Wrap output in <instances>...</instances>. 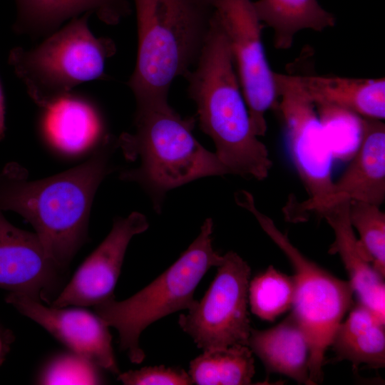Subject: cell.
<instances>
[{
  "mask_svg": "<svg viewBox=\"0 0 385 385\" xmlns=\"http://www.w3.org/2000/svg\"><path fill=\"white\" fill-rule=\"evenodd\" d=\"M90 14L70 20L30 49L13 48L8 63L40 108L83 83L107 79V59L116 52L114 41L96 37L89 29Z\"/></svg>",
  "mask_w": 385,
  "mask_h": 385,
  "instance_id": "obj_6",
  "label": "cell"
},
{
  "mask_svg": "<svg viewBox=\"0 0 385 385\" xmlns=\"http://www.w3.org/2000/svg\"><path fill=\"white\" fill-rule=\"evenodd\" d=\"M212 230V220L207 218L189 247L150 284L125 300L112 298L94 306L95 312L118 331L120 348L131 362L140 364L145 358L139 338L147 327L172 313L189 310L197 302L194 299L197 286L223 259L213 249Z\"/></svg>",
  "mask_w": 385,
  "mask_h": 385,
  "instance_id": "obj_5",
  "label": "cell"
},
{
  "mask_svg": "<svg viewBox=\"0 0 385 385\" xmlns=\"http://www.w3.org/2000/svg\"><path fill=\"white\" fill-rule=\"evenodd\" d=\"M15 33L32 38L46 37L68 20L85 14L116 25L132 12L129 0H15Z\"/></svg>",
  "mask_w": 385,
  "mask_h": 385,
  "instance_id": "obj_18",
  "label": "cell"
},
{
  "mask_svg": "<svg viewBox=\"0 0 385 385\" xmlns=\"http://www.w3.org/2000/svg\"><path fill=\"white\" fill-rule=\"evenodd\" d=\"M295 283L287 275L270 265L249 282L248 304L260 319L273 322L292 307Z\"/></svg>",
  "mask_w": 385,
  "mask_h": 385,
  "instance_id": "obj_23",
  "label": "cell"
},
{
  "mask_svg": "<svg viewBox=\"0 0 385 385\" xmlns=\"http://www.w3.org/2000/svg\"><path fill=\"white\" fill-rule=\"evenodd\" d=\"M274 81L289 153L308 194L302 208L318 213L332 201L334 158L313 102L282 73Z\"/></svg>",
  "mask_w": 385,
  "mask_h": 385,
  "instance_id": "obj_9",
  "label": "cell"
},
{
  "mask_svg": "<svg viewBox=\"0 0 385 385\" xmlns=\"http://www.w3.org/2000/svg\"><path fill=\"white\" fill-rule=\"evenodd\" d=\"M240 206L248 210L261 228L282 250L293 267L295 294L293 310L309 346V380L322 382L325 354L345 314L354 304V289L349 280L341 279L312 261L296 247L274 222L260 211L252 194H235Z\"/></svg>",
  "mask_w": 385,
  "mask_h": 385,
  "instance_id": "obj_7",
  "label": "cell"
},
{
  "mask_svg": "<svg viewBox=\"0 0 385 385\" xmlns=\"http://www.w3.org/2000/svg\"><path fill=\"white\" fill-rule=\"evenodd\" d=\"M11 337L8 330L4 329L0 326V365L9 351Z\"/></svg>",
  "mask_w": 385,
  "mask_h": 385,
  "instance_id": "obj_28",
  "label": "cell"
},
{
  "mask_svg": "<svg viewBox=\"0 0 385 385\" xmlns=\"http://www.w3.org/2000/svg\"><path fill=\"white\" fill-rule=\"evenodd\" d=\"M252 352L248 346L203 351L191 361L189 375L198 385H247L255 375Z\"/></svg>",
  "mask_w": 385,
  "mask_h": 385,
  "instance_id": "obj_22",
  "label": "cell"
},
{
  "mask_svg": "<svg viewBox=\"0 0 385 385\" xmlns=\"http://www.w3.org/2000/svg\"><path fill=\"white\" fill-rule=\"evenodd\" d=\"M353 158L334 181L332 201H351L381 206L385 200V125L381 120L361 117V135Z\"/></svg>",
  "mask_w": 385,
  "mask_h": 385,
  "instance_id": "obj_16",
  "label": "cell"
},
{
  "mask_svg": "<svg viewBox=\"0 0 385 385\" xmlns=\"http://www.w3.org/2000/svg\"><path fill=\"white\" fill-rule=\"evenodd\" d=\"M247 346L267 373L287 376L299 384L309 380V346L292 312L276 326L264 330L251 328Z\"/></svg>",
  "mask_w": 385,
  "mask_h": 385,
  "instance_id": "obj_19",
  "label": "cell"
},
{
  "mask_svg": "<svg viewBox=\"0 0 385 385\" xmlns=\"http://www.w3.org/2000/svg\"><path fill=\"white\" fill-rule=\"evenodd\" d=\"M118 379L125 385H190L193 382L184 369L163 365L146 366L120 374Z\"/></svg>",
  "mask_w": 385,
  "mask_h": 385,
  "instance_id": "obj_27",
  "label": "cell"
},
{
  "mask_svg": "<svg viewBox=\"0 0 385 385\" xmlns=\"http://www.w3.org/2000/svg\"><path fill=\"white\" fill-rule=\"evenodd\" d=\"M227 38L254 133L265 135V113L278 106L274 72L262 42V24L251 0H207Z\"/></svg>",
  "mask_w": 385,
  "mask_h": 385,
  "instance_id": "obj_10",
  "label": "cell"
},
{
  "mask_svg": "<svg viewBox=\"0 0 385 385\" xmlns=\"http://www.w3.org/2000/svg\"><path fill=\"white\" fill-rule=\"evenodd\" d=\"M133 133H123L117 145L125 159L138 165L120 178L138 183L160 212L165 193L206 176L230 174L215 153L194 137L196 118H183L168 99L135 103Z\"/></svg>",
  "mask_w": 385,
  "mask_h": 385,
  "instance_id": "obj_3",
  "label": "cell"
},
{
  "mask_svg": "<svg viewBox=\"0 0 385 385\" xmlns=\"http://www.w3.org/2000/svg\"><path fill=\"white\" fill-rule=\"evenodd\" d=\"M101 367L73 351L53 356L43 367L38 381L43 384H99Z\"/></svg>",
  "mask_w": 385,
  "mask_h": 385,
  "instance_id": "obj_26",
  "label": "cell"
},
{
  "mask_svg": "<svg viewBox=\"0 0 385 385\" xmlns=\"http://www.w3.org/2000/svg\"><path fill=\"white\" fill-rule=\"evenodd\" d=\"M145 216L133 212L116 219L108 236L83 261L51 306H96L115 298L114 289L132 237L148 228Z\"/></svg>",
  "mask_w": 385,
  "mask_h": 385,
  "instance_id": "obj_11",
  "label": "cell"
},
{
  "mask_svg": "<svg viewBox=\"0 0 385 385\" xmlns=\"http://www.w3.org/2000/svg\"><path fill=\"white\" fill-rule=\"evenodd\" d=\"M5 130V98L0 82V140L4 137Z\"/></svg>",
  "mask_w": 385,
  "mask_h": 385,
  "instance_id": "obj_29",
  "label": "cell"
},
{
  "mask_svg": "<svg viewBox=\"0 0 385 385\" xmlns=\"http://www.w3.org/2000/svg\"><path fill=\"white\" fill-rule=\"evenodd\" d=\"M21 314L34 321L70 351L101 368L118 374L119 369L108 324L83 307H46L26 295L10 292L6 297Z\"/></svg>",
  "mask_w": 385,
  "mask_h": 385,
  "instance_id": "obj_12",
  "label": "cell"
},
{
  "mask_svg": "<svg viewBox=\"0 0 385 385\" xmlns=\"http://www.w3.org/2000/svg\"><path fill=\"white\" fill-rule=\"evenodd\" d=\"M138 51L127 85L135 103L168 99L173 81L196 66L215 14L207 0H133Z\"/></svg>",
  "mask_w": 385,
  "mask_h": 385,
  "instance_id": "obj_4",
  "label": "cell"
},
{
  "mask_svg": "<svg viewBox=\"0 0 385 385\" xmlns=\"http://www.w3.org/2000/svg\"><path fill=\"white\" fill-rule=\"evenodd\" d=\"M118 148L108 135L81 165L42 180H27L26 170L9 163L0 172V210L17 212L36 230L46 252L62 269L87 240L96 191L112 170Z\"/></svg>",
  "mask_w": 385,
  "mask_h": 385,
  "instance_id": "obj_1",
  "label": "cell"
},
{
  "mask_svg": "<svg viewBox=\"0 0 385 385\" xmlns=\"http://www.w3.org/2000/svg\"><path fill=\"white\" fill-rule=\"evenodd\" d=\"M217 268L203 297L178 319L181 329L203 351L247 346L252 328L247 311L250 266L229 251Z\"/></svg>",
  "mask_w": 385,
  "mask_h": 385,
  "instance_id": "obj_8",
  "label": "cell"
},
{
  "mask_svg": "<svg viewBox=\"0 0 385 385\" xmlns=\"http://www.w3.org/2000/svg\"><path fill=\"white\" fill-rule=\"evenodd\" d=\"M315 106L334 159L352 157L361 140V117L337 106Z\"/></svg>",
  "mask_w": 385,
  "mask_h": 385,
  "instance_id": "obj_25",
  "label": "cell"
},
{
  "mask_svg": "<svg viewBox=\"0 0 385 385\" xmlns=\"http://www.w3.org/2000/svg\"><path fill=\"white\" fill-rule=\"evenodd\" d=\"M41 108L38 128L42 138L64 154L95 148L109 135L98 107L85 94L71 91Z\"/></svg>",
  "mask_w": 385,
  "mask_h": 385,
  "instance_id": "obj_14",
  "label": "cell"
},
{
  "mask_svg": "<svg viewBox=\"0 0 385 385\" xmlns=\"http://www.w3.org/2000/svg\"><path fill=\"white\" fill-rule=\"evenodd\" d=\"M338 326L330 346L335 361H348L356 371L364 364L378 370L385 366V322L357 302Z\"/></svg>",
  "mask_w": 385,
  "mask_h": 385,
  "instance_id": "obj_20",
  "label": "cell"
},
{
  "mask_svg": "<svg viewBox=\"0 0 385 385\" xmlns=\"http://www.w3.org/2000/svg\"><path fill=\"white\" fill-rule=\"evenodd\" d=\"M253 6L260 21L273 30L277 49L291 48L302 30L320 32L335 25L334 15L317 0H257Z\"/></svg>",
  "mask_w": 385,
  "mask_h": 385,
  "instance_id": "obj_21",
  "label": "cell"
},
{
  "mask_svg": "<svg viewBox=\"0 0 385 385\" xmlns=\"http://www.w3.org/2000/svg\"><path fill=\"white\" fill-rule=\"evenodd\" d=\"M349 205L347 198L337 199L317 213L334 232L329 252L340 257L359 302L385 322L384 278L373 268L359 245L349 220Z\"/></svg>",
  "mask_w": 385,
  "mask_h": 385,
  "instance_id": "obj_15",
  "label": "cell"
},
{
  "mask_svg": "<svg viewBox=\"0 0 385 385\" xmlns=\"http://www.w3.org/2000/svg\"><path fill=\"white\" fill-rule=\"evenodd\" d=\"M349 220L359 235V245L373 268L385 276V213L376 205L351 201Z\"/></svg>",
  "mask_w": 385,
  "mask_h": 385,
  "instance_id": "obj_24",
  "label": "cell"
},
{
  "mask_svg": "<svg viewBox=\"0 0 385 385\" xmlns=\"http://www.w3.org/2000/svg\"><path fill=\"white\" fill-rule=\"evenodd\" d=\"M286 80L315 106L329 105L360 117L385 118V78H359L289 72Z\"/></svg>",
  "mask_w": 385,
  "mask_h": 385,
  "instance_id": "obj_17",
  "label": "cell"
},
{
  "mask_svg": "<svg viewBox=\"0 0 385 385\" xmlns=\"http://www.w3.org/2000/svg\"><path fill=\"white\" fill-rule=\"evenodd\" d=\"M201 130L230 174L262 180L272 161L254 133L230 44L215 9L210 33L195 68L185 76Z\"/></svg>",
  "mask_w": 385,
  "mask_h": 385,
  "instance_id": "obj_2",
  "label": "cell"
},
{
  "mask_svg": "<svg viewBox=\"0 0 385 385\" xmlns=\"http://www.w3.org/2000/svg\"><path fill=\"white\" fill-rule=\"evenodd\" d=\"M64 272L36 232L14 226L0 210V288L51 304Z\"/></svg>",
  "mask_w": 385,
  "mask_h": 385,
  "instance_id": "obj_13",
  "label": "cell"
}]
</instances>
